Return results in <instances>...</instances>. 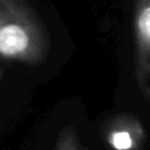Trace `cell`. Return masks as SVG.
Listing matches in <instances>:
<instances>
[{"label": "cell", "instance_id": "6da1fadb", "mask_svg": "<svg viewBox=\"0 0 150 150\" xmlns=\"http://www.w3.org/2000/svg\"><path fill=\"white\" fill-rule=\"evenodd\" d=\"M44 23L27 0H0V57L39 64L48 54Z\"/></svg>", "mask_w": 150, "mask_h": 150}, {"label": "cell", "instance_id": "7a4b0ae2", "mask_svg": "<svg viewBox=\"0 0 150 150\" xmlns=\"http://www.w3.org/2000/svg\"><path fill=\"white\" fill-rule=\"evenodd\" d=\"M136 73L145 85L150 80V0H134Z\"/></svg>", "mask_w": 150, "mask_h": 150}, {"label": "cell", "instance_id": "3957f363", "mask_svg": "<svg viewBox=\"0 0 150 150\" xmlns=\"http://www.w3.org/2000/svg\"><path fill=\"white\" fill-rule=\"evenodd\" d=\"M112 144L118 150H126L132 146V138L126 132H117L112 136Z\"/></svg>", "mask_w": 150, "mask_h": 150}]
</instances>
